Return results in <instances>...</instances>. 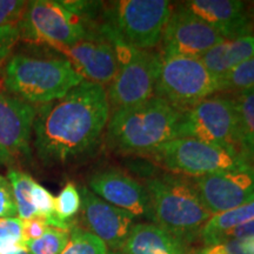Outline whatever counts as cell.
<instances>
[{
	"instance_id": "obj_33",
	"label": "cell",
	"mask_w": 254,
	"mask_h": 254,
	"mask_svg": "<svg viewBox=\"0 0 254 254\" xmlns=\"http://www.w3.org/2000/svg\"><path fill=\"white\" fill-rule=\"evenodd\" d=\"M254 237V219L245 224H241L239 226L232 228L227 231L219 240V244H224L228 240L233 239H243V238H251Z\"/></svg>"
},
{
	"instance_id": "obj_17",
	"label": "cell",
	"mask_w": 254,
	"mask_h": 254,
	"mask_svg": "<svg viewBox=\"0 0 254 254\" xmlns=\"http://www.w3.org/2000/svg\"><path fill=\"white\" fill-rule=\"evenodd\" d=\"M182 4L214 28L226 41L252 36L254 21L240 0H189Z\"/></svg>"
},
{
	"instance_id": "obj_28",
	"label": "cell",
	"mask_w": 254,
	"mask_h": 254,
	"mask_svg": "<svg viewBox=\"0 0 254 254\" xmlns=\"http://www.w3.org/2000/svg\"><path fill=\"white\" fill-rule=\"evenodd\" d=\"M31 201L38 217L46 219L56 214V198L50 190L37 182L32 186Z\"/></svg>"
},
{
	"instance_id": "obj_30",
	"label": "cell",
	"mask_w": 254,
	"mask_h": 254,
	"mask_svg": "<svg viewBox=\"0 0 254 254\" xmlns=\"http://www.w3.org/2000/svg\"><path fill=\"white\" fill-rule=\"evenodd\" d=\"M49 225L45 219L41 217H34L28 220H23V236L25 241H32L39 239L49 230Z\"/></svg>"
},
{
	"instance_id": "obj_23",
	"label": "cell",
	"mask_w": 254,
	"mask_h": 254,
	"mask_svg": "<svg viewBox=\"0 0 254 254\" xmlns=\"http://www.w3.org/2000/svg\"><path fill=\"white\" fill-rule=\"evenodd\" d=\"M7 179L11 184L19 218L25 221L38 217L31 201V190L36 180L27 172L19 170V168H9Z\"/></svg>"
},
{
	"instance_id": "obj_10",
	"label": "cell",
	"mask_w": 254,
	"mask_h": 254,
	"mask_svg": "<svg viewBox=\"0 0 254 254\" xmlns=\"http://www.w3.org/2000/svg\"><path fill=\"white\" fill-rule=\"evenodd\" d=\"M180 138H194L240 152L233 97L215 93L184 112Z\"/></svg>"
},
{
	"instance_id": "obj_4",
	"label": "cell",
	"mask_w": 254,
	"mask_h": 254,
	"mask_svg": "<svg viewBox=\"0 0 254 254\" xmlns=\"http://www.w3.org/2000/svg\"><path fill=\"white\" fill-rule=\"evenodd\" d=\"M145 187L150 195L151 221L192 246L212 217L202 204L190 177L159 173L148 178Z\"/></svg>"
},
{
	"instance_id": "obj_24",
	"label": "cell",
	"mask_w": 254,
	"mask_h": 254,
	"mask_svg": "<svg viewBox=\"0 0 254 254\" xmlns=\"http://www.w3.org/2000/svg\"><path fill=\"white\" fill-rule=\"evenodd\" d=\"M219 84L220 93L227 94L254 88V59L241 63L220 75Z\"/></svg>"
},
{
	"instance_id": "obj_32",
	"label": "cell",
	"mask_w": 254,
	"mask_h": 254,
	"mask_svg": "<svg viewBox=\"0 0 254 254\" xmlns=\"http://www.w3.org/2000/svg\"><path fill=\"white\" fill-rule=\"evenodd\" d=\"M224 246L228 254H254V237L228 240Z\"/></svg>"
},
{
	"instance_id": "obj_16",
	"label": "cell",
	"mask_w": 254,
	"mask_h": 254,
	"mask_svg": "<svg viewBox=\"0 0 254 254\" xmlns=\"http://www.w3.org/2000/svg\"><path fill=\"white\" fill-rule=\"evenodd\" d=\"M68 60L84 80L109 86L118 72V60L112 45L99 36L69 46H52Z\"/></svg>"
},
{
	"instance_id": "obj_37",
	"label": "cell",
	"mask_w": 254,
	"mask_h": 254,
	"mask_svg": "<svg viewBox=\"0 0 254 254\" xmlns=\"http://www.w3.org/2000/svg\"><path fill=\"white\" fill-rule=\"evenodd\" d=\"M107 254H123L120 251H112V252H109Z\"/></svg>"
},
{
	"instance_id": "obj_27",
	"label": "cell",
	"mask_w": 254,
	"mask_h": 254,
	"mask_svg": "<svg viewBox=\"0 0 254 254\" xmlns=\"http://www.w3.org/2000/svg\"><path fill=\"white\" fill-rule=\"evenodd\" d=\"M81 195L75 184L67 183L56 198V215L63 221H72L80 211Z\"/></svg>"
},
{
	"instance_id": "obj_6",
	"label": "cell",
	"mask_w": 254,
	"mask_h": 254,
	"mask_svg": "<svg viewBox=\"0 0 254 254\" xmlns=\"http://www.w3.org/2000/svg\"><path fill=\"white\" fill-rule=\"evenodd\" d=\"M98 33L112 45L118 60V72L106 90L111 113L135 106L153 97L163 58L160 53L129 45L103 20Z\"/></svg>"
},
{
	"instance_id": "obj_8",
	"label": "cell",
	"mask_w": 254,
	"mask_h": 254,
	"mask_svg": "<svg viewBox=\"0 0 254 254\" xmlns=\"http://www.w3.org/2000/svg\"><path fill=\"white\" fill-rule=\"evenodd\" d=\"M161 57L154 97L166 101L173 109L184 113L209 95L220 93L219 77L200 58Z\"/></svg>"
},
{
	"instance_id": "obj_19",
	"label": "cell",
	"mask_w": 254,
	"mask_h": 254,
	"mask_svg": "<svg viewBox=\"0 0 254 254\" xmlns=\"http://www.w3.org/2000/svg\"><path fill=\"white\" fill-rule=\"evenodd\" d=\"M200 59L209 71L220 77L234 66L254 59V34L237 40H225Z\"/></svg>"
},
{
	"instance_id": "obj_3",
	"label": "cell",
	"mask_w": 254,
	"mask_h": 254,
	"mask_svg": "<svg viewBox=\"0 0 254 254\" xmlns=\"http://www.w3.org/2000/svg\"><path fill=\"white\" fill-rule=\"evenodd\" d=\"M183 113L158 97L111 113L105 141L120 153L145 154L173 139L180 138Z\"/></svg>"
},
{
	"instance_id": "obj_25",
	"label": "cell",
	"mask_w": 254,
	"mask_h": 254,
	"mask_svg": "<svg viewBox=\"0 0 254 254\" xmlns=\"http://www.w3.org/2000/svg\"><path fill=\"white\" fill-rule=\"evenodd\" d=\"M106 244L93 233L77 226L69 231L67 245L60 254H107Z\"/></svg>"
},
{
	"instance_id": "obj_9",
	"label": "cell",
	"mask_w": 254,
	"mask_h": 254,
	"mask_svg": "<svg viewBox=\"0 0 254 254\" xmlns=\"http://www.w3.org/2000/svg\"><path fill=\"white\" fill-rule=\"evenodd\" d=\"M171 12L167 0H119L104 4L101 20L129 45L150 50L161 43Z\"/></svg>"
},
{
	"instance_id": "obj_15",
	"label": "cell",
	"mask_w": 254,
	"mask_h": 254,
	"mask_svg": "<svg viewBox=\"0 0 254 254\" xmlns=\"http://www.w3.org/2000/svg\"><path fill=\"white\" fill-rule=\"evenodd\" d=\"M79 190L82 221L88 232L103 240L112 251H120L134 225V215L109 204L87 187Z\"/></svg>"
},
{
	"instance_id": "obj_26",
	"label": "cell",
	"mask_w": 254,
	"mask_h": 254,
	"mask_svg": "<svg viewBox=\"0 0 254 254\" xmlns=\"http://www.w3.org/2000/svg\"><path fill=\"white\" fill-rule=\"evenodd\" d=\"M69 231L49 227L46 233L37 240L26 241L30 254H60L67 245Z\"/></svg>"
},
{
	"instance_id": "obj_36",
	"label": "cell",
	"mask_w": 254,
	"mask_h": 254,
	"mask_svg": "<svg viewBox=\"0 0 254 254\" xmlns=\"http://www.w3.org/2000/svg\"><path fill=\"white\" fill-rule=\"evenodd\" d=\"M247 11H249V14L251 15V18H252L254 21V1L247 2Z\"/></svg>"
},
{
	"instance_id": "obj_21",
	"label": "cell",
	"mask_w": 254,
	"mask_h": 254,
	"mask_svg": "<svg viewBox=\"0 0 254 254\" xmlns=\"http://www.w3.org/2000/svg\"><path fill=\"white\" fill-rule=\"evenodd\" d=\"M237 117V134L240 152L254 164V88L232 94Z\"/></svg>"
},
{
	"instance_id": "obj_20",
	"label": "cell",
	"mask_w": 254,
	"mask_h": 254,
	"mask_svg": "<svg viewBox=\"0 0 254 254\" xmlns=\"http://www.w3.org/2000/svg\"><path fill=\"white\" fill-rule=\"evenodd\" d=\"M27 1L0 0V66H4L12 50L21 39V18Z\"/></svg>"
},
{
	"instance_id": "obj_1",
	"label": "cell",
	"mask_w": 254,
	"mask_h": 254,
	"mask_svg": "<svg viewBox=\"0 0 254 254\" xmlns=\"http://www.w3.org/2000/svg\"><path fill=\"white\" fill-rule=\"evenodd\" d=\"M111 109L106 88L84 80L64 97L37 106L33 146L46 166L88 157L105 136Z\"/></svg>"
},
{
	"instance_id": "obj_22",
	"label": "cell",
	"mask_w": 254,
	"mask_h": 254,
	"mask_svg": "<svg viewBox=\"0 0 254 254\" xmlns=\"http://www.w3.org/2000/svg\"><path fill=\"white\" fill-rule=\"evenodd\" d=\"M254 219V201L212 215L200 232L199 241L204 246L218 245L220 238L232 228Z\"/></svg>"
},
{
	"instance_id": "obj_11",
	"label": "cell",
	"mask_w": 254,
	"mask_h": 254,
	"mask_svg": "<svg viewBox=\"0 0 254 254\" xmlns=\"http://www.w3.org/2000/svg\"><path fill=\"white\" fill-rule=\"evenodd\" d=\"M224 41V38L214 28L180 2L172 6V12L165 26L161 38V56L201 58L209 50Z\"/></svg>"
},
{
	"instance_id": "obj_7",
	"label": "cell",
	"mask_w": 254,
	"mask_h": 254,
	"mask_svg": "<svg viewBox=\"0 0 254 254\" xmlns=\"http://www.w3.org/2000/svg\"><path fill=\"white\" fill-rule=\"evenodd\" d=\"M167 172L190 178L252 166L238 150L194 138H177L142 154Z\"/></svg>"
},
{
	"instance_id": "obj_12",
	"label": "cell",
	"mask_w": 254,
	"mask_h": 254,
	"mask_svg": "<svg viewBox=\"0 0 254 254\" xmlns=\"http://www.w3.org/2000/svg\"><path fill=\"white\" fill-rule=\"evenodd\" d=\"M37 106L0 92V165H14L31 155Z\"/></svg>"
},
{
	"instance_id": "obj_35",
	"label": "cell",
	"mask_w": 254,
	"mask_h": 254,
	"mask_svg": "<svg viewBox=\"0 0 254 254\" xmlns=\"http://www.w3.org/2000/svg\"><path fill=\"white\" fill-rule=\"evenodd\" d=\"M193 254H228L224 244H218V245L204 246L198 250H194Z\"/></svg>"
},
{
	"instance_id": "obj_38",
	"label": "cell",
	"mask_w": 254,
	"mask_h": 254,
	"mask_svg": "<svg viewBox=\"0 0 254 254\" xmlns=\"http://www.w3.org/2000/svg\"><path fill=\"white\" fill-rule=\"evenodd\" d=\"M20 254H30V252H28L27 250H25V251H23V252H21Z\"/></svg>"
},
{
	"instance_id": "obj_31",
	"label": "cell",
	"mask_w": 254,
	"mask_h": 254,
	"mask_svg": "<svg viewBox=\"0 0 254 254\" xmlns=\"http://www.w3.org/2000/svg\"><path fill=\"white\" fill-rule=\"evenodd\" d=\"M6 238L24 239L23 220L20 218H0V239H6Z\"/></svg>"
},
{
	"instance_id": "obj_39",
	"label": "cell",
	"mask_w": 254,
	"mask_h": 254,
	"mask_svg": "<svg viewBox=\"0 0 254 254\" xmlns=\"http://www.w3.org/2000/svg\"><path fill=\"white\" fill-rule=\"evenodd\" d=\"M0 69H1V66H0ZM0 86H1V71H0Z\"/></svg>"
},
{
	"instance_id": "obj_2",
	"label": "cell",
	"mask_w": 254,
	"mask_h": 254,
	"mask_svg": "<svg viewBox=\"0 0 254 254\" xmlns=\"http://www.w3.org/2000/svg\"><path fill=\"white\" fill-rule=\"evenodd\" d=\"M103 2L80 0L27 1L21 18V39L52 46H69L99 37Z\"/></svg>"
},
{
	"instance_id": "obj_29",
	"label": "cell",
	"mask_w": 254,
	"mask_h": 254,
	"mask_svg": "<svg viewBox=\"0 0 254 254\" xmlns=\"http://www.w3.org/2000/svg\"><path fill=\"white\" fill-rule=\"evenodd\" d=\"M18 214L13 192L7 178L0 176V218H11Z\"/></svg>"
},
{
	"instance_id": "obj_13",
	"label": "cell",
	"mask_w": 254,
	"mask_h": 254,
	"mask_svg": "<svg viewBox=\"0 0 254 254\" xmlns=\"http://www.w3.org/2000/svg\"><path fill=\"white\" fill-rule=\"evenodd\" d=\"M190 179L211 215L254 201V166Z\"/></svg>"
},
{
	"instance_id": "obj_18",
	"label": "cell",
	"mask_w": 254,
	"mask_h": 254,
	"mask_svg": "<svg viewBox=\"0 0 254 254\" xmlns=\"http://www.w3.org/2000/svg\"><path fill=\"white\" fill-rule=\"evenodd\" d=\"M123 254H193L194 250L153 222L133 225L120 249Z\"/></svg>"
},
{
	"instance_id": "obj_14",
	"label": "cell",
	"mask_w": 254,
	"mask_h": 254,
	"mask_svg": "<svg viewBox=\"0 0 254 254\" xmlns=\"http://www.w3.org/2000/svg\"><path fill=\"white\" fill-rule=\"evenodd\" d=\"M88 189L99 198L134 217L151 220V201L144 184L120 168H104L88 178Z\"/></svg>"
},
{
	"instance_id": "obj_34",
	"label": "cell",
	"mask_w": 254,
	"mask_h": 254,
	"mask_svg": "<svg viewBox=\"0 0 254 254\" xmlns=\"http://www.w3.org/2000/svg\"><path fill=\"white\" fill-rule=\"evenodd\" d=\"M26 249V241L18 238L0 239V254H20Z\"/></svg>"
},
{
	"instance_id": "obj_5",
	"label": "cell",
	"mask_w": 254,
	"mask_h": 254,
	"mask_svg": "<svg viewBox=\"0 0 254 254\" xmlns=\"http://www.w3.org/2000/svg\"><path fill=\"white\" fill-rule=\"evenodd\" d=\"M84 81L63 57L14 53L1 68V87L6 93L39 106L62 98Z\"/></svg>"
}]
</instances>
